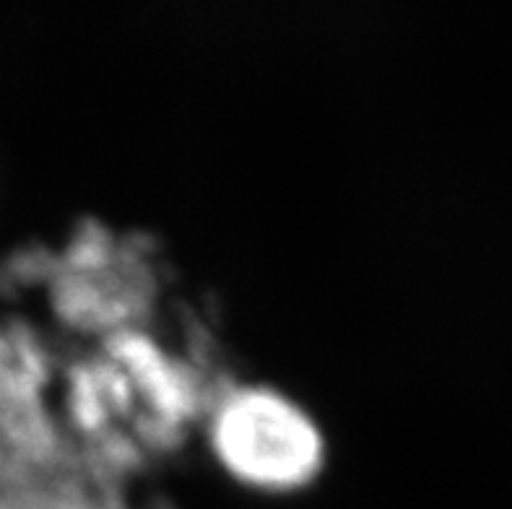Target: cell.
<instances>
[{
    "label": "cell",
    "mask_w": 512,
    "mask_h": 509,
    "mask_svg": "<svg viewBox=\"0 0 512 509\" xmlns=\"http://www.w3.org/2000/svg\"><path fill=\"white\" fill-rule=\"evenodd\" d=\"M0 509H120L115 502L102 497V491L91 489L84 478L60 471L37 478L29 484L0 491Z\"/></svg>",
    "instance_id": "3"
},
{
    "label": "cell",
    "mask_w": 512,
    "mask_h": 509,
    "mask_svg": "<svg viewBox=\"0 0 512 509\" xmlns=\"http://www.w3.org/2000/svg\"><path fill=\"white\" fill-rule=\"evenodd\" d=\"M50 354L24 320L0 323V491L68 471L47 408Z\"/></svg>",
    "instance_id": "1"
},
{
    "label": "cell",
    "mask_w": 512,
    "mask_h": 509,
    "mask_svg": "<svg viewBox=\"0 0 512 509\" xmlns=\"http://www.w3.org/2000/svg\"><path fill=\"white\" fill-rule=\"evenodd\" d=\"M214 445L234 476L268 489L302 484L323 458L310 416L271 390L229 395L216 413Z\"/></svg>",
    "instance_id": "2"
}]
</instances>
